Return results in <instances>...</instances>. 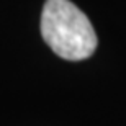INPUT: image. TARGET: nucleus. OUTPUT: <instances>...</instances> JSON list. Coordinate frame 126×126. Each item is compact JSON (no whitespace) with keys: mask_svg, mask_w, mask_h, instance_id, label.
<instances>
[{"mask_svg":"<svg viewBox=\"0 0 126 126\" xmlns=\"http://www.w3.org/2000/svg\"><path fill=\"white\" fill-rule=\"evenodd\" d=\"M41 34L47 46L65 61H84L97 49L98 38L89 16L70 0H46Z\"/></svg>","mask_w":126,"mask_h":126,"instance_id":"1","label":"nucleus"}]
</instances>
